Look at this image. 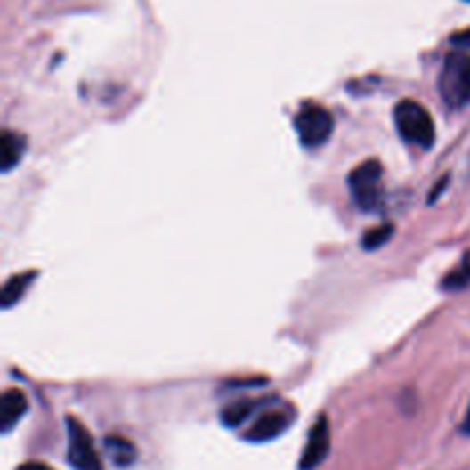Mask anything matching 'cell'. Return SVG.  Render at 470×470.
<instances>
[{"mask_svg":"<svg viewBox=\"0 0 470 470\" xmlns=\"http://www.w3.org/2000/svg\"><path fill=\"white\" fill-rule=\"evenodd\" d=\"M395 126L406 142L422 147V150H432L436 141V126L434 118L420 101L404 99L395 106Z\"/></svg>","mask_w":470,"mask_h":470,"instance_id":"6da1fadb","label":"cell"},{"mask_svg":"<svg viewBox=\"0 0 470 470\" xmlns=\"http://www.w3.org/2000/svg\"><path fill=\"white\" fill-rule=\"evenodd\" d=\"M438 93L448 106L461 109L470 101V55L466 51H452L438 78Z\"/></svg>","mask_w":470,"mask_h":470,"instance_id":"7a4b0ae2","label":"cell"},{"mask_svg":"<svg viewBox=\"0 0 470 470\" xmlns=\"http://www.w3.org/2000/svg\"><path fill=\"white\" fill-rule=\"evenodd\" d=\"M67 461L74 470H103L94 441L78 417H67Z\"/></svg>","mask_w":470,"mask_h":470,"instance_id":"3957f363","label":"cell"},{"mask_svg":"<svg viewBox=\"0 0 470 470\" xmlns=\"http://www.w3.org/2000/svg\"><path fill=\"white\" fill-rule=\"evenodd\" d=\"M381 177H384V166L377 158L361 163L358 168L349 174V186H352L353 200L361 209H377L381 202Z\"/></svg>","mask_w":470,"mask_h":470,"instance_id":"277c9868","label":"cell"},{"mask_svg":"<svg viewBox=\"0 0 470 470\" xmlns=\"http://www.w3.org/2000/svg\"><path fill=\"white\" fill-rule=\"evenodd\" d=\"M298 138L305 147H321L333 135V115L320 103H305L296 115Z\"/></svg>","mask_w":470,"mask_h":470,"instance_id":"5b68a950","label":"cell"},{"mask_svg":"<svg viewBox=\"0 0 470 470\" xmlns=\"http://www.w3.org/2000/svg\"><path fill=\"white\" fill-rule=\"evenodd\" d=\"M330 450V429H328V420L326 416H321L320 420L314 422V427L310 429L308 443L303 448L301 454V470H314L320 468L324 464V459L328 457Z\"/></svg>","mask_w":470,"mask_h":470,"instance_id":"8992f818","label":"cell"},{"mask_svg":"<svg viewBox=\"0 0 470 470\" xmlns=\"http://www.w3.org/2000/svg\"><path fill=\"white\" fill-rule=\"evenodd\" d=\"M289 425H292V413L287 411L262 413V416L253 422V427L246 432L244 438L246 441H250V443H269L273 438L282 436Z\"/></svg>","mask_w":470,"mask_h":470,"instance_id":"52a82bcc","label":"cell"},{"mask_svg":"<svg viewBox=\"0 0 470 470\" xmlns=\"http://www.w3.org/2000/svg\"><path fill=\"white\" fill-rule=\"evenodd\" d=\"M28 400L21 390H7L3 395V409H0V427L3 432H12L14 425L26 416Z\"/></svg>","mask_w":470,"mask_h":470,"instance_id":"ba28073f","label":"cell"},{"mask_svg":"<svg viewBox=\"0 0 470 470\" xmlns=\"http://www.w3.org/2000/svg\"><path fill=\"white\" fill-rule=\"evenodd\" d=\"M26 151V138L14 131H5L3 134V142H0V158H3V173H10L12 168H17Z\"/></svg>","mask_w":470,"mask_h":470,"instance_id":"9c48e42d","label":"cell"},{"mask_svg":"<svg viewBox=\"0 0 470 470\" xmlns=\"http://www.w3.org/2000/svg\"><path fill=\"white\" fill-rule=\"evenodd\" d=\"M106 452L113 459L115 466L119 468H126V466H134L135 457H138V450L131 443L129 438L122 436H109L106 438Z\"/></svg>","mask_w":470,"mask_h":470,"instance_id":"30bf717a","label":"cell"},{"mask_svg":"<svg viewBox=\"0 0 470 470\" xmlns=\"http://www.w3.org/2000/svg\"><path fill=\"white\" fill-rule=\"evenodd\" d=\"M35 278H37L35 271H28V273H19V276L10 278V280L5 282V287H3V298H0L3 308L10 310L14 303H19V298H23V294H26V289L30 287V282H33Z\"/></svg>","mask_w":470,"mask_h":470,"instance_id":"8fae6325","label":"cell"},{"mask_svg":"<svg viewBox=\"0 0 470 470\" xmlns=\"http://www.w3.org/2000/svg\"><path fill=\"white\" fill-rule=\"evenodd\" d=\"M257 401L253 400H237L232 404H227L221 413V420L225 427H239V425H244L255 411H257Z\"/></svg>","mask_w":470,"mask_h":470,"instance_id":"7c38bea8","label":"cell"},{"mask_svg":"<svg viewBox=\"0 0 470 470\" xmlns=\"http://www.w3.org/2000/svg\"><path fill=\"white\" fill-rule=\"evenodd\" d=\"M468 282H470V253H466L461 264L454 271H450L441 285H443V289H448V292H457V289H464Z\"/></svg>","mask_w":470,"mask_h":470,"instance_id":"4fadbf2b","label":"cell"},{"mask_svg":"<svg viewBox=\"0 0 470 470\" xmlns=\"http://www.w3.org/2000/svg\"><path fill=\"white\" fill-rule=\"evenodd\" d=\"M393 232H395V227L390 225V223H385V225L374 227V230L365 232V237H362V248H365V250H378L381 246H385L390 241V239H393Z\"/></svg>","mask_w":470,"mask_h":470,"instance_id":"5bb4252c","label":"cell"},{"mask_svg":"<svg viewBox=\"0 0 470 470\" xmlns=\"http://www.w3.org/2000/svg\"><path fill=\"white\" fill-rule=\"evenodd\" d=\"M17 470H53V468H49V466L42 464V461H26V464L19 466Z\"/></svg>","mask_w":470,"mask_h":470,"instance_id":"9a60e30c","label":"cell"},{"mask_svg":"<svg viewBox=\"0 0 470 470\" xmlns=\"http://www.w3.org/2000/svg\"><path fill=\"white\" fill-rule=\"evenodd\" d=\"M452 44H459V49L461 46L470 49V30H466V33H461V35H454Z\"/></svg>","mask_w":470,"mask_h":470,"instance_id":"2e32d148","label":"cell"},{"mask_svg":"<svg viewBox=\"0 0 470 470\" xmlns=\"http://www.w3.org/2000/svg\"><path fill=\"white\" fill-rule=\"evenodd\" d=\"M445 186H448V177H443V182H438V184H436V189L432 190V198H429V202H436L438 193H443V189H445Z\"/></svg>","mask_w":470,"mask_h":470,"instance_id":"e0dca14e","label":"cell"},{"mask_svg":"<svg viewBox=\"0 0 470 470\" xmlns=\"http://www.w3.org/2000/svg\"><path fill=\"white\" fill-rule=\"evenodd\" d=\"M461 432L470 436V409H468V413H466V420H464V425H461Z\"/></svg>","mask_w":470,"mask_h":470,"instance_id":"ac0fdd59","label":"cell"}]
</instances>
